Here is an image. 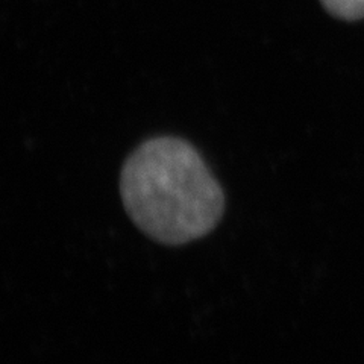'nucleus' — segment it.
Returning <instances> with one entry per match:
<instances>
[{
  "label": "nucleus",
  "mask_w": 364,
  "mask_h": 364,
  "mask_svg": "<svg viewBox=\"0 0 364 364\" xmlns=\"http://www.w3.org/2000/svg\"><path fill=\"white\" fill-rule=\"evenodd\" d=\"M120 193L131 220L152 240L179 246L210 234L225 196L200 154L178 136H155L123 164Z\"/></svg>",
  "instance_id": "f257e3e1"
},
{
  "label": "nucleus",
  "mask_w": 364,
  "mask_h": 364,
  "mask_svg": "<svg viewBox=\"0 0 364 364\" xmlns=\"http://www.w3.org/2000/svg\"><path fill=\"white\" fill-rule=\"evenodd\" d=\"M329 14L341 20L364 18V0H321Z\"/></svg>",
  "instance_id": "f03ea898"
}]
</instances>
